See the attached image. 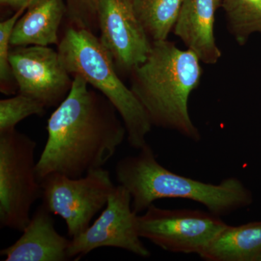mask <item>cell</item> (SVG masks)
I'll return each instance as SVG.
<instances>
[{
	"label": "cell",
	"mask_w": 261,
	"mask_h": 261,
	"mask_svg": "<svg viewBox=\"0 0 261 261\" xmlns=\"http://www.w3.org/2000/svg\"><path fill=\"white\" fill-rule=\"evenodd\" d=\"M258 261H261V256L260 257V258H259Z\"/></svg>",
	"instance_id": "44dd1931"
},
{
	"label": "cell",
	"mask_w": 261,
	"mask_h": 261,
	"mask_svg": "<svg viewBox=\"0 0 261 261\" xmlns=\"http://www.w3.org/2000/svg\"><path fill=\"white\" fill-rule=\"evenodd\" d=\"M37 143L16 129L0 134V225L23 231L31 209L42 197L37 174Z\"/></svg>",
	"instance_id": "5b68a950"
},
{
	"label": "cell",
	"mask_w": 261,
	"mask_h": 261,
	"mask_svg": "<svg viewBox=\"0 0 261 261\" xmlns=\"http://www.w3.org/2000/svg\"><path fill=\"white\" fill-rule=\"evenodd\" d=\"M193 51L168 39L154 41L145 61L132 70L130 89L152 126L177 132L198 142L200 130L189 112V99L200 85L202 68Z\"/></svg>",
	"instance_id": "7a4b0ae2"
},
{
	"label": "cell",
	"mask_w": 261,
	"mask_h": 261,
	"mask_svg": "<svg viewBox=\"0 0 261 261\" xmlns=\"http://www.w3.org/2000/svg\"><path fill=\"white\" fill-rule=\"evenodd\" d=\"M99 0H65L69 27L86 29L95 34L98 25Z\"/></svg>",
	"instance_id": "d6986e66"
},
{
	"label": "cell",
	"mask_w": 261,
	"mask_h": 261,
	"mask_svg": "<svg viewBox=\"0 0 261 261\" xmlns=\"http://www.w3.org/2000/svg\"><path fill=\"white\" fill-rule=\"evenodd\" d=\"M12 72L19 94L58 107L69 93L73 77L58 51L46 46L17 47L10 53Z\"/></svg>",
	"instance_id": "9c48e42d"
},
{
	"label": "cell",
	"mask_w": 261,
	"mask_h": 261,
	"mask_svg": "<svg viewBox=\"0 0 261 261\" xmlns=\"http://www.w3.org/2000/svg\"><path fill=\"white\" fill-rule=\"evenodd\" d=\"M137 214L132 208L129 192L122 185L115 187L106 208L83 233L71 238L69 259L82 257L99 247H116L142 257L150 251L142 242L137 229Z\"/></svg>",
	"instance_id": "ba28073f"
},
{
	"label": "cell",
	"mask_w": 261,
	"mask_h": 261,
	"mask_svg": "<svg viewBox=\"0 0 261 261\" xmlns=\"http://www.w3.org/2000/svg\"><path fill=\"white\" fill-rule=\"evenodd\" d=\"M221 4L222 0H184L173 28V34L205 64H216L222 56L214 34Z\"/></svg>",
	"instance_id": "7c38bea8"
},
{
	"label": "cell",
	"mask_w": 261,
	"mask_h": 261,
	"mask_svg": "<svg viewBox=\"0 0 261 261\" xmlns=\"http://www.w3.org/2000/svg\"><path fill=\"white\" fill-rule=\"evenodd\" d=\"M227 225L208 211L169 210L153 204L137 216V232L141 238L166 251L199 256Z\"/></svg>",
	"instance_id": "52a82bcc"
},
{
	"label": "cell",
	"mask_w": 261,
	"mask_h": 261,
	"mask_svg": "<svg viewBox=\"0 0 261 261\" xmlns=\"http://www.w3.org/2000/svg\"><path fill=\"white\" fill-rule=\"evenodd\" d=\"M136 155L127 156L116 164V179L129 192L132 208L138 214L161 199H183L198 202L207 211L224 216L248 207L251 191L236 177L219 184L205 183L173 173L156 159L148 143Z\"/></svg>",
	"instance_id": "3957f363"
},
{
	"label": "cell",
	"mask_w": 261,
	"mask_h": 261,
	"mask_svg": "<svg viewBox=\"0 0 261 261\" xmlns=\"http://www.w3.org/2000/svg\"><path fill=\"white\" fill-rule=\"evenodd\" d=\"M58 45L67 71L72 77L82 76L112 103L126 127L128 144L137 150L142 148L152 123L132 89L122 82L99 38L86 29L69 27Z\"/></svg>",
	"instance_id": "277c9868"
},
{
	"label": "cell",
	"mask_w": 261,
	"mask_h": 261,
	"mask_svg": "<svg viewBox=\"0 0 261 261\" xmlns=\"http://www.w3.org/2000/svg\"><path fill=\"white\" fill-rule=\"evenodd\" d=\"M99 39L118 71L129 74L145 61L152 41L136 15L132 0H99Z\"/></svg>",
	"instance_id": "30bf717a"
},
{
	"label": "cell",
	"mask_w": 261,
	"mask_h": 261,
	"mask_svg": "<svg viewBox=\"0 0 261 261\" xmlns=\"http://www.w3.org/2000/svg\"><path fill=\"white\" fill-rule=\"evenodd\" d=\"M261 256V221L227 225L200 257L207 261H258Z\"/></svg>",
	"instance_id": "5bb4252c"
},
{
	"label": "cell",
	"mask_w": 261,
	"mask_h": 261,
	"mask_svg": "<svg viewBox=\"0 0 261 261\" xmlns=\"http://www.w3.org/2000/svg\"><path fill=\"white\" fill-rule=\"evenodd\" d=\"M27 9L18 10L13 16L0 23V89L5 94H14L18 87L10 63V39L15 23Z\"/></svg>",
	"instance_id": "ac0fdd59"
},
{
	"label": "cell",
	"mask_w": 261,
	"mask_h": 261,
	"mask_svg": "<svg viewBox=\"0 0 261 261\" xmlns=\"http://www.w3.org/2000/svg\"><path fill=\"white\" fill-rule=\"evenodd\" d=\"M42 204L63 218L70 238L89 228L94 216L107 204L115 186L109 171L93 170L80 178L51 173L40 181Z\"/></svg>",
	"instance_id": "8992f818"
},
{
	"label": "cell",
	"mask_w": 261,
	"mask_h": 261,
	"mask_svg": "<svg viewBox=\"0 0 261 261\" xmlns=\"http://www.w3.org/2000/svg\"><path fill=\"white\" fill-rule=\"evenodd\" d=\"M34 1V0H0V3L3 6L10 7L18 11L22 9H27Z\"/></svg>",
	"instance_id": "ffe728a7"
},
{
	"label": "cell",
	"mask_w": 261,
	"mask_h": 261,
	"mask_svg": "<svg viewBox=\"0 0 261 261\" xmlns=\"http://www.w3.org/2000/svg\"><path fill=\"white\" fill-rule=\"evenodd\" d=\"M47 121V140L37 163L39 181L51 173L80 178L103 167L127 135L112 103L80 75Z\"/></svg>",
	"instance_id": "6da1fadb"
},
{
	"label": "cell",
	"mask_w": 261,
	"mask_h": 261,
	"mask_svg": "<svg viewBox=\"0 0 261 261\" xmlns=\"http://www.w3.org/2000/svg\"><path fill=\"white\" fill-rule=\"evenodd\" d=\"M136 15L152 42L168 39L184 0H132Z\"/></svg>",
	"instance_id": "9a60e30c"
},
{
	"label": "cell",
	"mask_w": 261,
	"mask_h": 261,
	"mask_svg": "<svg viewBox=\"0 0 261 261\" xmlns=\"http://www.w3.org/2000/svg\"><path fill=\"white\" fill-rule=\"evenodd\" d=\"M51 214L43 204L38 207L22 231V236L0 252L5 261L69 260L70 240L56 231Z\"/></svg>",
	"instance_id": "8fae6325"
},
{
	"label": "cell",
	"mask_w": 261,
	"mask_h": 261,
	"mask_svg": "<svg viewBox=\"0 0 261 261\" xmlns=\"http://www.w3.org/2000/svg\"><path fill=\"white\" fill-rule=\"evenodd\" d=\"M46 108L42 102L23 94L0 100V134L15 129L19 122L31 116H43Z\"/></svg>",
	"instance_id": "e0dca14e"
},
{
	"label": "cell",
	"mask_w": 261,
	"mask_h": 261,
	"mask_svg": "<svg viewBox=\"0 0 261 261\" xmlns=\"http://www.w3.org/2000/svg\"><path fill=\"white\" fill-rule=\"evenodd\" d=\"M65 15V0H34L15 23L10 44L13 47L58 44Z\"/></svg>",
	"instance_id": "4fadbf2b"
},
{
	"label": "cell",
	"mask_w": 261,
	"mask_h": 261,
	"mask_svg": "<svg viewBox=\"0 0 261 261\" xmlns=\"http://www.w3.org/2000/svg\"><path fill=\"white\" fill-rule=\"evenodd\" d=\"M221 8L228 32L239 45H245L252 34H261V0H222Z\"/></svg>",
	"instance_id": "2e32d148"
}]
</instances>
